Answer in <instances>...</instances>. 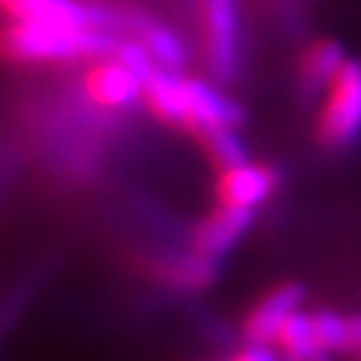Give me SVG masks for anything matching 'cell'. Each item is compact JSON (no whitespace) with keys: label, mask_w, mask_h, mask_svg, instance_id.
Returning <instances> with one entry per match:
<instances>
[{"label":"cell","mask_w":361,"mask_h":361,"mask_svg":"<svg viewBox=\"0 0 361 361\" xmlns=\"http://www.w3.org/2000/svg\"><path fill=\"white\" fill-rule=\"evenodd\" d=\"M142 102L158 121H164L166 126H177L193 137H201L204 131L219 126H238L244 118L241 107L212 83L164 67H158L145 80Z\"/></svg>","instance_id":"obj_1"},{"label":"cell","mask_w":361,"mask_h":361,"mask_svg":"<svg viewBox=\"0 0 361 361\" xmlns=\"http://www.w3.org/2000/svg\"><path fill=\"white\" fill-rule=\"evenodd\" d=\"M116 46V40L107 35V27H65L8 19L3 32L6 59L19 65L97 59L113 54Z\"/></svg>","instance_id":"obj_2"},{"label":"cell","mask_w":361,"mask_h":361,"mask_svg":"<svg viewBox=\"0 0 361 361\" xmlns=\"http://www.w3.org/2000/svg\"><path fill=\"white\" fill-rule=\"evenodd\" d=\"M316 140L326 150H343L361 134V65H345L326 83L322 110L316 116Z\"/></svg>","instance_id":"obj_3"},{"label":"cell","mask_w":361,"mask_h":361,"mask_svg":"<svg viewBox=\"0 0 361 361\" xmlns=\"http://www.w3.org/2000/svg\"><path fill=\"white\" fill-rule=\"evenodd\" d=\"M204 51L214 80L225 83L238 62V11L235 0H204Z\"/></svg>","instance_id":"obj_4"},{"label":"cell","mask_w":361,"mask_h":361,"mask_svg":"<svg viewBox=\"0 0 361 361\" xmlns=\"http://www.w3.org/2000/svg\"><path fill=\"white\" fill-rule=\"evenodd\" d=\"M145 80L116 56H97L83 73V94L102 110H123L142 99Z\"/></svg>","instance_id":"obj_5"},{"label":"cell","mask_w":361,"mask_h":361,"mask_svg":"<svg viewBox=\"0 0 361 361\" xmlns=\"http://www.w3.org/2000/svg\"><path fill=\"white\" fill-rule=\"evenodd\" d=\"M305 300V289L302 284L295 281H281V284L271 286L268 292L257 297V302L246 310L244 322H241V335L246 343L252 345H268L271 348L276 343L279 329L284 322L300 310Z\"/></svg>","instance_id":"obj_6"},{"label":"cell","mask_w":361,"mask_h":361,"mask_svg":"<svg viewBox=\"0 0 361 361\" xmlns=\"http://www.w3.org/2000/svg\"><path fill=\"white\" fill-rule=\"evenodd\" d=\"M279 188V174L265 164H235V166L219 169L214 180V201L219 207L246 209L255 212L265 204Z\"/></svg>","instance_id":"obj_7"},{"label":"cell","mask_w":361,"mask_h":361,"mask_svg":"<svg viewBox=\"0 0 361 361\" xmlns=\"http://www.w3.org/2000/svg\"><path fill=\"white\" fill-rule=\"evenodd\" d=\"M145 271L158 284L182 289V292H198V289H207L217 279V259L190 249V252L150 257L145 262Z\"/></svg>","instance_id":"obj_8"},{"label":"cell","mask_w":361,"mask_h":361,"mask_svg":"<svg viewBox=\"0 0 361 361\" xmlns=\"http://www.w3.org/2000/svg\"><path fill=\"white\" fill-rule=\"evenodd\" d=\"M252 217H255V212L219 207L217 204L193 228L190 246H193L195 252H201V255H207L212 259L222 257V255H228L233 246L244 238V233L252 225Z\"/></svg>","instance_id":"obj_9"},{"label":"cell","mask_w":361,"mask_h":361,"mask_svg":"<svg viewBox=\"0 0 361 361\" xmlns=\"http://www.w3.org/2000/svg\"><path fill=\"white\" fill-rule=\"evenodd\" d=\"M8 19L65 27H107V16L78 0H3Z\"/></svg>","instance_id":"obj_10"},{"label":"cell","mask_w":361,"mask_h":361,"mask_svg":"<svg viewBox=\"0 0 361 361\" xmlns=\"http://www.w3.org/2000/svg\"><path fill=\"white\" fill-rule=\"evenodd\" d=\"M345 65L343 46L332 38L313 40L300 56V83L308 91L326 89V83L335 78V73Z\"/></svg>","instance_id":"obj_11"},{"label":"cell","mask_w":361,"mask_h":361,"mask_svg":"<svg viewBox=\"0 0 361 361\" xmlns=\"http://www.w3.org/2000/svg\"><path fill=\"white\" fill-rule=\"evenodd\" d=\"M131 32L137 35V40L147 51L153 54L155 65L180 73L182 65H185V49H182L180 38L166 25H158V22L145 19V16H134L131 19Z\"/></svg>","instance_id":"obj_12"},{"label":"cell","mask_w":361,"mask_h":361,"mask_svg":"<svg viewBox=\"0 0 361 361\" xmlns=\"http://www.w3.org/2000/svg\"><path fill=\"white\" fill-rule=\"evenodd\" d=\"M276 353L281 356V361H310L316 353H322L313 326H310V316L297 310L284 322V326L276 335Z\"/></svg>","instance_id":"obj_13"},{"label":"cell","mask_w":361,"mask_h":361,"mask_svg":"<svg viewBox=\"0 0 361 361\" xmlns=\"http://www.w3.org/2000/svg\"><path fill=\"white\" fill-rule=\"evenodd\" d=\"M198 142L204 147L207 158L217 169H228L235 164H244L246 147L241 142V137L235 134V126H219V129H209L198 137Z\"/></svg>","instance_id":"obj_14"},{"label":"cell","mask_w":361,"mask_h":361,"mask_svg":"<svg viewBox=\"0 0 361 361\" xmlns=\"http://www.w3.org/2000/svg\"><path fill=\"white\" fill-rule=\"evenodd\" d=\"M310 326H313V335L319 348L326 353H343L345 348V316L337 313V310H310Z\"/></svg>","instance_id":"obj_15"},{"label":"cell","mask_w":361,"mask_h":361,"mask_svg":"<svg viewBox=\"0 0 361 361\" xmlns=\"http://www.w3.org/2000/svg\"><path fill=\"white\" fill-rule=\"evenodd\" d=\"M343 356L350 361H361V313L345 316V348Z\"/></svg>","instance_id":"obj_16"},{"label":"cell","mask_w":361,"mask_h":361,"mask_svg":"<svg viewBox=\"0 0 361 361\" xmlns=\"http://www.w3.org/2000/svg\"><path fill=\"white\" fill-rule=\"evenodd\" d=\"M225 361H281V356L276 350H268V345H252V343H246L244 348L231 353Z\"/></svg>","instance_id":"obj_17"},{"label":"cell","mask_w":361,"mask_h":361,"mask_svg":"<svg viewBox=\"0 0 361 361\" xmlns=\"http://www.w3.org/2000/svg\"><path fill=\"white\" fill-rule=\"evenodd\" d=\"M310 361H335V353H326V350H322V353H316Z\"/></svg>","instance_id":"obj_18"}]
</instances>
